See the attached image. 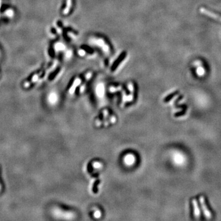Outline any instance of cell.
<instances>
[{
	"instance_id": "3957f363",
	"label": "cell",
	"mask_w": 221,
	"mask_h": 221,
	"mask_svg": "<svg viewBox=\"0 0 221 221\" xmlns=\"http://www.w3.org/2000/svg\"><path fill=\"white\" fill-rule=\"evenodd\" d=\"M197 64L198 65V67L197 70H196V72H197L198 75L200 76H203V75L205 74V70H204V68L200 66L199 64Z\"/></svg>"
},
{
	"instance_id": "6da1fadb",
	"label": "cell",
	"mask_w": 221,
	"mask_h": 221,
	"mask_svg": "<svg viewBox=\"0 0 221 221\" xmlns=\"http://www.w3.org/2000/svg\"><path fill=\"white\" fill-rule=\"evenodd\" d=\"M200 200H201V203L202 204L203 206L204 211H205L206 216L208 218L211 217V211H210L209 209L208 208V202H207V200H206V202L205 198L204 197V196H201Z\"/></svg>"
},
{
	"instance_id": "7a4b0ae2",
	"label": "cell",
	"mask_w": 221,
	"mask_h": 221,
	"mask_svg": "<svg viewBox=\"0 0 221 221\" xmlns=\"http://www.w3.org/2000/svg\"><path fill=\"white\" fill-rule=\"evenodd\" d=\"M200 11L202 12V13L208 15V16H209V17H211L214 18V19H216V20H218L221 21L220 17H219V15L215 14H213V12H211L210 11H209V10H206V9H203V8H201Z\"/></svg>"
},
{
	"instance_id": "8992f818",
	"label": "cell",
	"mask_w": 221,
	"mask_h": 221,
	"mask_svg": "<svg viewBox=\"0 0 221 221\" xmlns=\"http://www.w3.org/2000/svg\"><path fill=\"white\" fill-rule=\"evenodd\" d=\"M125 160H126V162H127V163L131 164V163H133V162H134V158H133V157L129 156L126 157Z\"/></svg>"
},
{
	"instance_id": "52a82bcc",
	"label": "cell",
	"mask_w": 221,
	"mask_h": 221,
	"mask_svg": "<svg viewBox=\"0 0 221 221\" xmlns=\"http://www.w3.org/2000/svg\"><path fill=\"white\" fill-rule=\"evenodd\" d=\"M186 109H187V108H186V107H185V108L184 109V110H182V111L179 112V113H177L175 114L174 116L175 117H180V116H184V115L185 114V110H186Z\"/></svg>"
},
{
	"instance_id": "ba28073f",
	"label": "cell",
	"mask_w": 221,
	"mask_h": 221,
	"mask_svg": "<svg viewBox=\"0 0 221 221\" xmlns=\"http://www.w3.org/2000/svg\"><path fill=\"white\" fill-rule=\"evenodd\" d=\"M190 217H193V206L192 205V203L191 202H190Z\"/></svg>"
},
{
	"instance_id": "277c9868",
	"label": "cell",
	"mask_w": 221,
	"mask_h": 221,
	"mask_svg": "<svg viewBox=\"0 0 221 221\" xmlns=\"http://www.w3.org/2000/svg\"><path fill=\"white\" fill-rule=\"evenodd\" d=\"M178 93H179V92L177 91V92H175L174 93H171V94H170V95H168V96H167V97L165 98V100H164V102H168V101L171 100L172 98L174 97V96H176Z\"/></svg>"
},
{
	"instance_id": "5b68a950",
	"label": "cell",
	"mask_w": 221,
	"mask_h": 221,
	"mask_svg": "<svg viewBox=\"0 0 221 221\" xmlns=\"http://www.w3.org/2000/svg\"><path fill=\"white\" fill-rule=\"evenodd\" d=\"M194 203H195V213L196 216H198L200 214V212L199 207H198V205L197 200L195 201Z\"/></svg>"
}]
</instances>
